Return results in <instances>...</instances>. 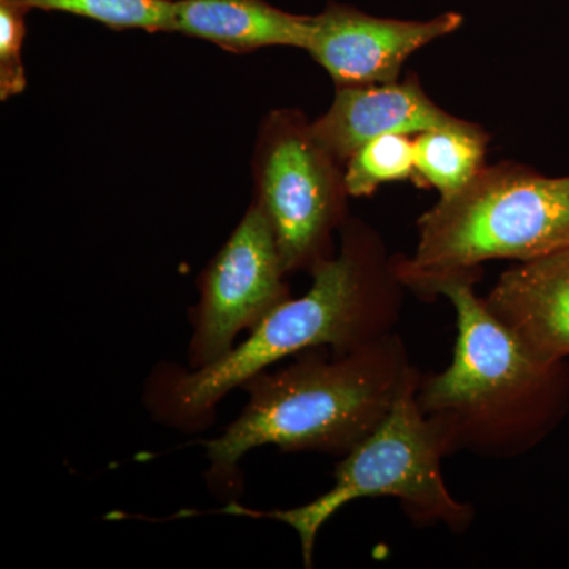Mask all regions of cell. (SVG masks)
<instances>
[{
  "label": "cell",
  "instance_id": "cell-1",
  "mask_svg": "<svg viewBox=\"0 0 569 569\" xmlns=\"http://www.w3.org/2000/svg\"><path fill=\"white\" fill-rule=\"evenodd\" d=\"M306 295L260 321L230 353L201 369L160 361L146 377L142 406L159 426L206 432L220 402L247 380L309 348L350 351L395 331L403 283L380 236L359 220L340 230V250L310 271Z\"/></svg>",
  "mask_w": 569,
  "mask_h": 569
},
{
  "label": "cell",
  "instance_id": "cell-11",
  "mask_svg": "<svg viewBox=\"0 0 569 569\" xmlns=\"http://www.w3.org/2000/svg\"><path fill=\"white\" fill-rule=\"evenodd\" d=\"M313 17L288 13L266 0H174L173 31L234 54L271 47L306 50Z\"/></svg>",
  "mask_w": 569,
  "mask_h": 569
},
{
  "label": "cell",
  "instance_id": "cell-2",
  "mask_svg": "<svg viewBox=\"0 0 569 569\" xmlns=\"http://www.w3.org/2000/svg\"><path fill=\"white\" fill-rule=\"evenodd\" d=\"M291 359L247 380L241 413L204 441L213 492H241L239 463L268 445L343 458L385 421L415 367L396 331L355 350L317 347Z\"/></svg>",
  "mask_w": 569,
  "mask_h": 569
},
{
  "label": "cell",
  "instance_id": "cell-15",
  "mask_svg": "<svg viewBox=\"0 0 569 569\" xmlns=\"http://www.w3.org/2000/svg\"><path fill=\"white\" fill-rule=\"evenodd\" d=\"M29 10L10 0H0V100L20 96L28 86L22 44Z\"/></svg>",
  "mask_w": 569,
  "mask_h": 569
},
{
  "label": "cell",
  "instance_id": "cell-7",
  "mask_svg": "<svg viewBox=\"0 0 569 569\" xmlns=\"http://www.w3.org/2000/svg\"><path fill=\"white\" fill-rule=\"evenodd\" d=\"M274 230L252 201L198 279L197 305L190 309L187 367L201 369L230 353L236 339L250 332L291 298Z\"/></svg>",
  "mask_w": 569,
  "mask_h": 569
},
{
  "label": "cell",
  "instance_id": "cell-10",
  "mask_svg": "<svg viewBox=\"0 0 569 569\" xmlns=\"http://www.w3.org/2000/svg\"><path fill=\"white\" fill-rule=\"evenodd\" d=\"M485 302L539 358L563 361L569 356V247L508 269Z\"/></svg>",
  "mask_w": 569,
  "mask_h": 569
},
{
  "label": "cell",
  "instance_id": "cell-6",
  "mask_svg": "<svg viewBox=\"0 0 569 569\" xmlns=\"http://www.w3.org/2000/svg\"><path fill=\"white\" fill-rule=\"evenodd\" d=\"M343 164L312 133V122L293 108L269 112L253 152V201L263 209L284 272H309L335 257V231L348 220Z\"/></svg>",
  "mask_w": 569,
  "mask_h": 569
},
{
  "label": "cell",
  "instance_id": "cell-13",
  "mask_svg": "<svg viewBox=\"0 0 569 569\" xmlns=\"http://www.w3.org/2000/svg\"><path fill=\"white\" fill-rule=\"evenodd\" d=\"M29 11H61L114 31H173L174 0H10Z\"/></svg>",
  "mask_w": 569,
  "mask_h": 569
},
{
  "label": "cell",
  "instance_id": "cell-14",
  "mask_svg": "<svg viewBox=\"0 0 569 569\" xmlns=\"http://www.w3.org/2000/svg\"><path fill=\"white\" fill-rule=\"evenodd\" d=\"M350 197H370L385 183L413 181L415 144L410 134L389 133L366 142L343 167Z\"/></svg>",
  "mask_w": 569,
  "mask_h": 569
},
{
  "label": "cell",
  "instance_id": "cell-12",
  "mask_svg": "<svg viewBox=\"0 0 569 569\" xmlns=\"http://www.w3.org/2000/svg\"><path fill=\"white\" fill-rule=\"evenodd\" d=\"M413 144V182L432 187L445 197L466 186L486 167L489 134L477 123L456 118L417 134Z\"/></svg>",
  "mask_w": 569,
  "mask_h": 569
},
{
  "label": "cell",
  "instance_id": "cell-8",
  "mask_svg": "<svg viewBox=\"0 0 569 569\" xmlns=\"http://www.w3.org/2000/svg\"><path fill=\"white\" fill-rule=\"evenodd\" d=\"M462 24L463 17L456 11L427 21H403L329 2L320 14H313L306 51L328 71L336 88L381 84L399 80L410 56Z\"/></svg>",
  "mask_w": 569,
  "mask_h": 569
},
{
  "label": "cell",
  "instance_id": "cell-5",
  "mask_svg": "<svg viewBox=\"0 0 569 569\" xmlns=\"http://www.w3.org/2000/svg\"><path fill=\"white\" fill-rule=\"evenodd\" d=\"M421 378L415 366L376 432L340 458L335 485L323 496L274 511H254L230 501L220 515L287 523L298 535L306 568L313 567L317 537L326 522L361 498H396L417 526L441 523L456 533L466 531L473 522L475 509L452 496L445 482L441 463L449 451L436 425L419 408Z\"/></svg>",
  "mask_w": 569,
  "mask_h": 569
},
{
  "label": "cell",
  "instance_id": "cell-4",
  "mask_svg": "<svg viewBox=\"0 0 569 569\" xmlns=\"http://www.w3.org/2000/svg\"><path fill=\"white\" fill-rule=\"evenodd\" d=\"M569 247V176L549 178L518 163L485 167L418 220L411 257L395 271L422 299L449 280H477L493 260L529 261Z\"/></svg>",
  "mask_w": 569,
  "mask_h": 569
},
{
  "label": "cell",
  "instance_id": "cell-9",
  "mask_svg": "<svg viewBox=\"0 0 569 569\" xmlns=\"http://www.w3.org/2000/svg\"><path fill=\"white\" fill-rule=\"evenodd\" d=\"M419 84L406 81L337 88L335 102L312 122L317 141L346 167L366 142L389 133L419 134L455 121Z\"/></svg>",
  "mask_w": 569,
  "mask_h": 569
},
{
  "label": "cell",
  "instance_id": "cell-3",
  "mask_svg": "<svg viewBox=\"0 0 569 569\" xmlns=\"http://www.w3.org/2000/svg\"><path fill=\"white\" fill-rule=\"evenodd\" d=\"M475 283L462 277L440 288L455 307L458 339L447 369L422 373L418 403L449 456L518 458L541 436L563 361L533 353L492 316Z\"/></svg>",
  "mask_w": 569,
  "mask_h": 569
}]
</instances>
